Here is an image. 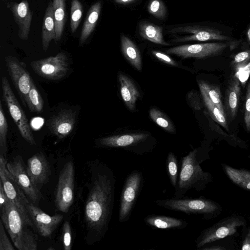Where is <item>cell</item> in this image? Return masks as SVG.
Segmentation results:
<instances>
[{
  "label": "cell",
  "mask_w": 250,
  "mask_h": 250,
  "mask_svg": "<svg viewBox=\"0 0 250 250\" xmlns=\"http://www.w3.org/2000/svg\"><path fill=\"white\" fill-rule=\"evenodd\" d=\"M87 196L84 206L85 238L89 244L101 241L108 230L114 205L116 180L112 170L99 160L88 164Z\"/></svg>",
  "instance_id": "obj_1"
},
{
  "label": "cell",
  "mask_w": 250,
  "mask_h": 250,
  "mask_svg": "<svg viewBox=\"0 0 250 250\" xmlns=\"http://www.w3.org/2000/svg\"><path fill=\"white\" fill-rule=\"evenodd\" d=\"M209 159L208 153L199 148L193 149L182 158L181 170L175 188V198H183L191 189L202 191L212 182L211 174L204 171L200 165Z\"/></svg>",
  "instance_id": "obj_2"
},
{
  "label": "cell",
  "mask_w": 250,
  "mask_h": 250,
  "mask_svg": "<svg viewBox=\"0 0 250 250\" xmlns=\"http://www.w3.org/2000/svg\"><path fill=\"white\" fill-rule=\"evenodd\" d=\"M0 211V219L12 242L19 250H36V230L25 221L21 212L9 200Z\"/></svg>",
  "instance_id": "obj_3"
},
{
  "label": "cell",
  "mask_w": 250,
  "mask_h": 250,
  "mask_svg": "<svg viewBox=\"0 0 250 250\" xmlns=\"http://www.w3.org/2000/svg\"><path fill=\"white\" fill-rule=\"evenodd\" d=\"M158 206L169 210L203 216L204 220H210L220 215L222 207L217 202L204 197L199 198H176L158 199Z\"/></svg>",
  "instance_id": "obj_4"
},
{
  "label": "cell",
  "mask_w": 250,
  "mask_h": 250,
  "mask_svg": "<svg viewBox=\"0 0 250 250\" xmlns=\"http://www.w3.org/2000/svg\"><path fill=\"white\" fill-rule=\"evenodd\" d=\"M169 32L186 34L182 37H175L172 40L174 42L209 41L230 42L235 40L232 37L230 28L218 23L178 26L172 28Z\"/></svg>",
  "instance_id": "obj_5"
},
{
  "label": "cell",
  "mask_w": 250,
  "mask_h": 250,
  "mask_svg": "<svg viewBox=\"0 0 250 250\" xmlns=\"http://www.w3.org/2000/svg\"><path fill=\"white\" fill-rule=\"evenodd\" d=\"M242 215L233 214L224 217L212 226L204 229L196 240L197 249L213 242L238 235V229L247 225Z\"/></svg>",
  "instance_id": "obj_6"
},
{
  "label": "cell",
  "mask_w": 250,
  "mask_h": 250,
  "mask_svg": "<svg viewBox=\"0 0 250 250\" xmlns=\"http://www.w3.org/2000/svg\"><path fill=\"white\" fill-rule=\"evenodd\" d=\"M238 43V41L235 40L184 44L170 48L166 50V52L184 59H203L219 55L229 48H234Z\"/></svg>",
  "instance_id": "obj_7"
},
{
  "label": "cell",
  "mask_w": 250,
  "mask_h": 250,
  "mask_svg": "<svg viewBox=\"0 0 250 250\" xmlns=\"http://www.w3.org/2000/svg\"><path fill=\"white\" fill-rule=\"evenodd\" d=\"M1 88L3 101L21 136L31 145H35L36 142L24 111L15 97L8 81L4 76L1 78Z\"/></svg>",
  "instance_id": "obj_8"
},
{
  "label": "cell",
  "mask_w": 250,
  "mask_h": 250,
  "mask_svg": "<svg viewBox=\"0 0 250 250\" xmlns=\"http://www.w3.org/2000/svg\"><path fill=\"white\" fill-rule=\"evenodd\" d=\"M144 179L142 172L135 170L126 177L123 188L119 212V220L124 223L129 219L140 194Z\"/></svg>",
  "instance_id": "obj_9"
},
{
  "label": "cell",
  "mask_w": 250,
  "mask_h": 250,
  "mask_svg": "<svg viewBox=\"0 0 250 250\" xmlns=\"http://www.w3.org/2000/svg\"><path fill=\"white\" fill-rule=\"evenodd\" d=\"M7 163L5 158L0 157V181L2 184L9 200L19 210L28 225L36 230V228L25 208V199L26 195L8 171L6 167Z\"/></svg>",
  "instance_id": "obj_10"
},
{
  "label": "cell",
  "mask_w": 250,
  "mask_h": 250,
  "mask_svg": "<svg viewBox=\"0 0 250 250\" xmlns=\"http://www.w3.org/2000/svg\"><path fill=\"white\" fill-rule=\"evenodd\" d=\"M74 198V166L68 161L60 171L55 194V205L64 213L68 212Z\"/></svg>",
  "instance_id": "obj_11"
},
{
  "label": "cell",
  "mask_w": 250,
  "mask_h": 250,
  "mask_svg": "<svg viewBox=\"0 0 250 250\" xmlns=\"http://www.w3.org/2000/svg\"><path fill=\"white\" fill-rule=\"evenodd\" d=\"M30 65L38 75L52 80L62 79L66 75L69 69L67 56L62 52L54 56L34 61Z\"/></svg>",
  "instance_id": "obj_12"
},
{
  "label": "cell",
  "mask_w": 250,
  "mask_h": 250,
  "mask_svg": "<svg viewBox=\"0 0 250 250\" xmlns=\"http://www.w3.org/2000/svg\"><path fill=\"white\" fill-rule=\"evenodd\" d=\"M6 167L25 194L32 203H38L42 197L41 192L29 177L21 157L18 155L13 158L12 161L7 162Z\"/></svg>",
  "instance_id": "obj_13"
},
{
  "label": "cell",
  "mask_w": 250,
  "mask_h": 250,
  "mask_svg": "<svg viewBox=\"0 0 250 250\" xmlns=\"http://www.w3.org/2000/svg\"><path fill=\"white\" fill-rule=\"evenodd\" d=\"M5 62L14 85L22 104L26 107L32 78L24 64L21 62L15 57L12 55L7 56L5 58Z\"/></svg>",
  "instance_id": "obj_14"
},
{
  "label": "cell",
  "mask_w": 250,
  "mask_h": 250,
  "mask_svg": "<svg viewBox=\"0 0 250 250\" xmlns=\"http://www.w3.org/2000/svg\"><path fill=\"white\" fill-rule=\"evenodd\" d=\"M25 208L36 229L43 237H50L63 219V215L56 214L50 216L43 212L35 204L25 199Z\"/></svg>",
  "instance_id": "obj_15"
},
{
  "label": "cell",
  "mask_w": 250,
  "mask_h": 250,
  "mask_svg": "<svg viewBox=\"0 0 250 250\" xmlns=\"http://www.w3.org/2000/svg\"><path fill=\"white\" fill-rule=\"evenodd\" d=\"M6 6L11 11L18 25L19 37L22 40H28L32 20V12L28 0H22L19 3L8 2Z\"/></svg>",
  "instance_id": "obj_16"
},
{
  "label": "cell",
  "mask_w": 250,
  "mask_h": 250,
  "mask_svg": "<svg viewBox=\"0 0 250 250\" xmlns=\"http://www.w3.org/2000/svg\"><path fill=\"white\" fill-rule=\"evenodd\" d=\"M149 137V134L144 133L113 135L101 138L98 144L104 147L126 148L134 152L133 148L145 142Z\"/></svg>",
  "instance_id": "obj_17"
},
{
  "label": "cell",
  "mask_w": 250,
  "mask_h": 250,
  "mask_svg": "<svg viewBox=\"0 0 250 250\" xmlns=\"http://www.w3.org/2000/svg\"><path fill=\"white\" fill-rule=\"evenodd\" d=\"M26 168L32 181L38 188L47 182L50 169L42 152H38L28 159Z\"/></svg>",
  "instance_id": "obj_18"
},
{
  "label": "cell",
  "mask_w": 250,
  "mask_h": 250,
  "mask_svg": "<svg viewBox=\"0 0 250 250\" xmlns=\"http://www.w3.org/2000/svg\"><path fill=\"white\" fill-rule=\"evenodd\" d=\"M76 113L71 109H65L52 117L47 125L50 131L59 139L68 136L74 129Z\"/></svg>",
  "instance_id": "obj_19"
},
{
  "label": "cell",
  "mask_w": 250,
  "mask_h": 250,
  "mask_svg": "<svg viewBox=\"0 0 250 250\" xmlns=\"http://www.w3.org/2000/svg\"><path fill=\"white\" fill-rule=\"evenodd\" d=\"M241 93L240 83L236 77L229 80L225 92V109L229 117L233 120L236 116L238 109Z\"/></svg>",
  "instance_id": "obj_20"
},
{
  "label": "cell",
  "mask_w": 250,
  "mask_h": 250,
  "mask_svg": "<svg viewBox=\"0 0 250 250\" xmlns=\"http://www.w3.org/2000/svg\"><path fill=\"white\" fill-rule=\"evenodd\" d=\"M118 79L122 98L126 107L130 110H133L140 93L133 82L126 75L120 73Z\"/></svg>",
  "instance_id": "obj_21"
},
{
  "label": "cell",
  "mask_w": 250,
  "mask_h": 250,
  "mask_svg": "<svg viewBox=\"0 0 250 250\" xmlns=\"http://www.w3.org/2000/svg\"><path fill=\"white\" fill-rule=\"evenodd\" d=\"M56 41L55 24L53 1L50 0L46 8L42 30V42L44 50H46L52 40Z\"/></svg>",
  "instance_id": "obj_22"
},
{
  "label": "cell",
  "mask_w": 250,
  "mask_h": 250,
  "mask_svg": "<svg viewBox=\"0 0 250 250\" xmlns=\"http://www.w3.org/2000/svg\"><path fill=\"white\" fill-rule=\"evenodd\" d=\"M144 221L147 225L160 229H183L188 225L182 219L156 214L146 216Z\"/></svg>",
  "instance_id": "obj_23"
},
{
  "label": "cell",
  "mask_w": 250,
  "mask_h": 250,
  "mask_svg": "<svg viewBox=\"0 0 250 250\" xmlns=\"http://www.w3.org/2000/svg\"><path fill=\"white\" fill-rule=\"evenodd\" d=\"M101 10V2L97 1L89 8L85 18L80 37V44L83 45L94 31Z\"/></svg>",
  "instance_id": "obj_24"
},
{
  "label": "cell",
  "mask_w": 250,
  "mask_h": 250,
  "mask_svg": "<svg viewBox=\"0 0 250 250\" xmlns=\"http://www.w3.org/2000/svg\"><path fill=\"white\" fill-rule=\"evenodd\" d=\"M221 165L224 172L232 183L250 192V170L235 168L226 164Z\"/></svg>",
  "instance_id": "obj_25"
},
{
  "label": "cell",
  "mask_w": 250,
  "mask_h": 250,
  "mask_svg": "<svg viewBox=\"0 0 250 250\" xmlns=\"http://www.w3.org/2000/svg\"><path fill=\"white\" fill-rule=\"evenodd\" d=\"M122 51L129 62L138 71L142 69V59L140 51L134 42L125 35L121 38Z\"/></svg>",
  "instance_id": "obj_26"
},
{
  "label": "cell",
  "mask_w": 250,
  "mask_h": 250,
  "mask_svg": "<svg viewBox=\"0 0 250 250\" xmlns=\"http://www.w3.org/2000/svg\"><path fill=\"white\" fill-rule=\"evenodd\" d=\"M139 33L144 39L153 43L168 45L163 38V27L147 21H143L139 25Z\"/></svg>",
  "instance_id": "obj_27"
},
{
  "label": "cell",
  "mask_w": 250,
  "mask_h": 250,
  "mask_svg": "<svg viewBox=\"0 0 250 250\" xmlns=\"http://www.w3.org/2000/svg\"><path fill=\"white\" fill-rule=\"evenodd\" d=\"M56 41H59L62 36L65 22V0H53Z\"/></svg>",
  "instance_id": "obj_28"
},
{
  "label": "cell",
  "mask_w": 250,
  "mask_h": 250,
  "mask_svg": "<svg viewBox=\"0 0 250 250\" xmlns=\"http://www.w3.org/2000/svg\"><path fill=\"white\" fill-rule=\"evenodd\" d=\"M198 85L200 91L204 92L215 105L225 113L220 88L203 81H199Z\"/></svg>",
  "instance_id": "obj_29"
},
{
  "label": "cell",
  "mask_w": 250,
  "mask_h": 250,
  "mask_svg": "<svg viewBox=\"0 0 250 250\" xmlns=\"http://www.w3.org/2000/svg\"><path fill=\"white\" fill-rule=\"evenodd\" d=\"M200 91L205 105L212 120L223 126L227 130H229L226 113L222 112L215 105L204 92Z\"/></svg>",
  "instance_id": "obj_30"
},
{
  "label": "cell",
  "mask_w": 250,
  "mask_h": 250,
  "mask_svg": "<svg viewBox=\"0 0 250 250\" xmlns=\"http://www.w3.org/2000/svg\"><path fill=\"white\" fill-rule=\"evenodd\" d=\"M26 104L30 111L37 113H41L43 108V100L32 79L31 87L27 96Z\"/></svg>",
  "instance_id": "obj_31"
},
{
  "label": "cell",
  "mask_w": 250,
  "mask_h": 250,
  "mask_svg": "<svg viewBox=\"0 0 250 250\" xmlns=\"http://www.w3.org/2000/svg\"><path fill=\"white\" fill-rule=\"evenodd\" d=\"M8 128L7 121L0 102V157L5 158L8 151L6 141Z\"/></svg>",
  "instance_id": "obj_32"
},
{
  "label": "cell",
  "mask_w": 250,
  "mask_h": 250,
  "mask_svg": "<svg viewBox=\"0 0 250 250\" xmlns=\"http://www.w3.org/2000/svg\"><path fill=\"white\" fill-rule=\"evenodd\" d=\"M149 116L154 123L166 131L171 133L175 132L174 126L170 120L159 110L151 108L149 111Z\"/></svg>",
  "instance_id": "obj_33"
},
{
  "label": "cell",
  "mask_w": 250,
  "mask_h": 250,
  "mask_svg": "<svg viewBox=\"0 0 250 250\" xmlns=\"http://www.w3.org/2000/svg\"><path fill=\"white\" fill-rule=\"evenodd\" d=\"M83 14V6L79 0H72L70 11V28L74 33L79 26Z\"/></svg>",
  "instance_id": "obj_34"
},
{
  "label": "cell",
  "mask_w": 250,
  "mask_h": 250,
  "mask_svg": "<svg viewBox=\"0 0 250 250\" xmlns=\"http://www.w3.org/2000/svg\"><path fill=\"white\" fill-rule=\"evenodd\" d=\"M167 168L171 185L175 188L178 183V162L172 152H169L167 157Z\"/></svg>",
  "instance_id": "obj_35"
},
{
  "label": "cell",
  "mask_w": 250,
  "mask_h": 250,
  "mask_svg": "<svg viewBox=\"0 0 250 250\" xmlns=\"http://www.w3.org/2000/svg\"><path fill=\"white\" fill-rule=\"evenodd\" d=\"M250 62V49H246L235 55L230 64L234 70L238 71L246 67Z\"/></svg>",
  "instance_id": "obj_36"
},
{
  "label": "cell",
  "mask_w": 250,
  "mask_h": 250,
  "mask_svg": "<svg viewBox=\"0 0 250 250\" xmlns=\"http://www.w3.org/2000/svg\"><path fill=\"white\" fill-rule=\"evenodd\" d=\"M148 11L155 17L163 19L167 14L166 7L161 0H150L148 5Z\"/></svg>",
  "instance_id": "obj_37"
},
{
  "label": "cell",
  "mask_w": 250,
  "mask_h": 250,
  "mask_svg": "<svg viewBox=\"0 0 250 250\" xmlns=\"http://www.w3.org/2000/svg\"><path fill=\"white\" fill-rule=\"evenodd\" d=\"M62 242L64 250H70L72 248V231L68 221H65L62 229Z\"/></svg>",
  "instance_id": "obj_38"
},
{
  "label": "cell",
  "mask_w": 250,
  "mask_h": 250,
  "mask_svg": "<svg viewBox=\"0 0 250 250\" xmlns=\"http://www.w3.org/2000/svg\"><path fill=\"white\" fill-rule=\"evenodd\" d=\"M211 245H206L200 249L202 250H230L235 249V243L233 241L227 242H217L215 241L211 243Z\"/></svg>",
  "instance_id": "obj_39"
},
{
  "label": "cell",
  "mask_w": 250,
  "mask_h": 250,
  "mask_svg": "<svg viewBox=\"0 0 250 250\" xmlns=\"http://www.w3.org/2000/svg\"><path fill=\"white\" fill-rule=\"evenodd\" d=\"M244 122L247 131H250V82L247 86L244 108Z\"/></svg>",
  "instance_id": "obj_40"
},
{
  "label": "cell",
  "mask_w": 250,
  "mask_h": 250,
  "mask_svg": "<svg viewBox=\"0 0 250 250\" xmlns=\"http://www.w3.org/2000/svg\"><path fill=\"white\" fill-rule=\"evenodd\" d=\"M0 250H15L5 230L2 220H0Z\"/></svg>",
  "instance_id": "obj_41"
},
{
  "label": "cell",
  "mask_w": 250,
  "mask_h": 250,
  "mask_svg": "<svg viewBox=\"0 0 250 250\" xmlns=\"http://www.w3.org/2000/svg\"><path fill=\"white\" fill-rule=\"evenodd\" d=\"M242 241L240 249L250 250V226L247 225L242 228Z\"/></svg>",
  "instance_id": "obj_42"
},
{
  "label": "cell",
  "mask_w": 250,
  "mask_h": 250,
  "mask_svg": "<svg viewBox=\"0 0 250 250\" xmlns=\"http://www.w3.org/2000/svg\"><path fill=\"white\" fill-rule=\"evenodd\" d=\"M191 106L195 110H200L202 105L200 101L199 95L196 91H190L188 96Z\"/></svg>",
  "instance_id": "obj_43"
},
{
  "label": "cell",
  "mask_w": 250,
  "mask_h": 250,
  "mask_svg": "<svg viewBox=\"0 0 250 250\" xmlns=\"http://www.w3.org/2000/svg\"><path fill=\"white\" fill-rule=\"evenodd\" d=\"M152 54L159 61L168 65L178 66L177 63L167 55L159 51L153 50Z\"/></svg>",
  "instance_id": "obj_44"
},
{
  "label": "cell",
  "mask_w": 250,
  "mask_h": 250,
  "mask_svg": "<svg viewBox=\"0 0 250 250\" xmlns=\"http://www.w3.org/2000/svg\"><path fill=\"white\" fill-rule=\"evenodd\" d=\"M8 198L1 181H0V210L2 208L8 201Z\"/></svg>",
  "instance_id": "obj_45"
},
{
  "label": "cell",
  "mask_w": 250,
  "mask_h": 250,
  "mask_svg": "<svg viewBox=\"0 0 250 250\" xmlns=\"http://www.w3.org/2000/svg\"><path fill=\"white\" fill-rule=\"evenodd\" d=\"M135 0H114V1L119 4H127L130 3Z\"/></svg>",
  "instance_id": "obj_46"
},
{
  "label": "cell",
  "mask_w": 250,
  "mask_h": 250,
  "mask_svg": "<svg viewBox=\"0 0 250 250\" xmlns=\"http://www.w3.org/2000/svg\"><path fill=\"white\" fill-rule=\"evenodd\" d=\"M246 37L248 43L250 45V23L246 29Z\"/></svg>",
  "instance_id": "obj_47"
}]
</instances>
